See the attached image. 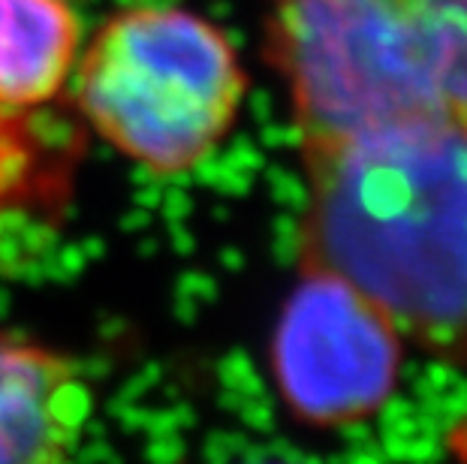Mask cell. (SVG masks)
I'll list each match as a JSON object with an SVG mask.
<instances>
[{
  "instance_id": "obj_1",
  "label": "cell",
  "mask_w": 467,
  "mask_h": 464,
  "mask_svg": "<svg viewBox=\"0 0 467 464\" xmlns=\"http://www.w3.org/2000/svg\"><path fill=\"white\" fill-rule=\"evenodd\" d=\"M302 269L371 299L404 344L467 368V124L305 148Z\"/></svg>"
},
{
  "instance_id": "obj_2",
  "label": "cell",
  "mask_w": 467,
  "mask_h": 464,
  "mask_svg": "<svg viewBox=\"0 0 467 464\" xmlns=\"http://www.w3.org/2000/svg\"><path fill=\"white\" fill-rule=\"evenodd\" d=\"M265 55L302 151L404 124H467V0H268Z\"/></svg>"
},
{
  "instance_id": "obj_3",
  "label": "cell",
  "mask_w": 467,
  "mask_h": 464,
  "mask_svg": "<svg viewBox=\"0 0 467 464\" xmlns=\"http://www.w3.org/2000/svg\"><path fill=\"white\" fill-rule=\"evenodd\" d=\"M244 91L230 36L172 6L106 18L69 82L88 130L154 175H182L208 160L235 127Z\"/></svg>"
},
{
  "instance_id": "obj_4",
  "label": "cell",
  "mask_w": 467,
  "mask_h": 464,
  "mask_svg": "<svg viewBox=\"0 0 467 464\" xmlns=\"http://www.w3.org/2000/svg\"><path fill=\"white\" fill-rule=\"evenodd\" d=\"M78 48L67 0H0V217L64 200L82 151L69 100Z\"/></svg>"
},
{
  "instance_id": "obj_5",
  "label": "cell",
  "mask_w": 467,
  "mask_h": 464,
  "mask_svg": "<svg viewBox=\"0 0 467 464\" xmlns=\"http://www.w3.org/2000/svg\"><path fill=\"white\" fill-rule=\"evenodd\" d=\"M401 353L404 338L371 299L335 274L302 269L277 320L272 368L296 417L337 428L389 401Z\"/></svg>"
},
{
  "instance_id": "obj_6",
  "label": "cell",
  "mask_w": 467,
  "mask_h": 464,
  "mask_svg": "<svg viewBox=\"0 0 467 464\" xmlns=\"http://www.w3.org/2000/svg\"><path fill=\"white\" fill-rule=\"evenodd\" d=\"M88 387L64 353L0 329V464H69Z\"/></svg>"
}]
</instances>
